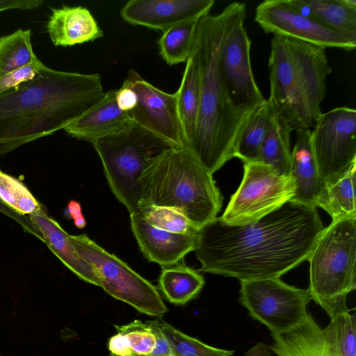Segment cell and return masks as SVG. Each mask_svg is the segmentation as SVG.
Wrapping results in <instances>:
<instances>
[{"label":"cell","mask_w":356,"mask_h":356,"mask_svg":"<svg viewBox=\"0 0 356 356\" xmlns=\"http://www.w3.org/2000/svg\"><path fill=\"white\" fill-rule=\"evenodd\" d=\"M324 228L316 209L289 202L248 224L216 217L200 229L194 252L204 273L239 281L280 278L307 260Z\"/></svg>","instance_id":"1"},{"label":"cell","mask_w":356,"mask_h":356,"mask_svg":"<svg viewBox=\"0 0 356 356\" xmlns=\"http://www.w3.org/2000/svg\"><path fill=\"white\" fill-rule=\"evenodd\" d=\"M99 74L51 69L0 94V154L63 129L104 97Z\"/></svg>","instance_id":"2"},{"label":"cell","mask_w":356,"mask_h":356,"mask_svg":"<svg viewBox=\"0 0 356 356\" xmlns=\"http://www.w3.org/2000/svg\"><path fill=\"white\" fill-rule=\"evenodd\" d=\"M243 3L233 2L220 13L199 20L193 43L200 70V104L197 129L188 149L211 174L234 157L238 140L254 111L237 107L219 68L224 40Z\"/></svg>","instance_id":"3"},{"label":"cell","mask_w":356,"mask_h":356,"mask_svg":"<svg viewBox=\"0 0 356 356\" xmlns=\"http://www.w3.org/2000/svg\"><path fill=\"white\" fill-rule=\"evenodd\" d=\"M270 95L275 116L293 130L309 129L322 112L326 78L332 68L325 49L273 35L268 59Z\"/></svg>","instance_id":"4"},{"label":"cell","mask_w":356,"mask_h":356,"mask_svg":"<svg viewBox=\"0 0 356 356\" xmlns=\"http://www.w3.org/2000/svg\"><path fill=\"white\" fill-rule=\"evenodd\" d=\"M138 185V207L174 209L200 229L214 220L222 207L223 198L212 174L186 147H175L163 154L141 174Z\"/></svg>","instance_id":"5"},{"label":"cell","mask_w":356,"mask_h":356,"mask_svg":"<svg viewBox=\"0 0 356 356\" xmlns=\"http://www.w3.org/2000/svg\"><path fill=\"white\" fill-rule=\"evenodd\" d=\"M307 261L310 299L330 318L350 312L347 296L356 289V217L332 221Z\"/></svg>","instance_id":"6"},{"label":"cell","mask_w":356,"mask_h":356,"mask_svg":"<svg viewBox=\"0 0 356 356\" xmlns=\"http://www.w3.org/2000/svg\"><path fill=\"white\" fill-rule=\"evenodd\" d=\"M115 197L129 213L138 212L141 174L177 147L133 121L124 129L92 143Z\"/></svg>","instance_id":"7"},{"label":"cell","mask_w":356,"mask_h":356,"mask_svg":"<svg viewBox=\"0 0 356 356\" xmlns=\"http://www.w3.org/2000/svg\"><path fill=\"white\" fill-rule=\"evenodd\" d=\"M79 254L94 268L100 287L139 312L161 317L168 309L158 289L86 234L70 235Z\"/></svg>","instance_id":"8"},{"label":"cell","mask_w":356,"mask_h":356,"mask_svg":"<svg viewBox=\"0 0 356 356\" xmlns=\"http://www.w3.org/2000/svg\"><path fill=\"white\" fill-rule=\"evenodd\" d=\"M243 177L220 218L239 225L258 220L290 202L295 195L293 178L270 165L243 163Z\"/></svg>","instance_id":"9"},{"label":"cell","mask_w":356,"mask_h":356,"mask_svg":"<svg viewBox=\"0 0 356 356\" xmlns=\"http://www.w3.org/2000/svg\"><path fill=\"white\" fill-rule=\"evenodd\" d=\"M240 284V302L272 335L291 330L308 314L307 289L289 285L280 278L241 280Z\"/></svg>","instance_id":"10"},{"label":"cell","mask_w":356,"mask_h":356,"mask_svg":"<svg viewBox=\"0 0 356 356\" xmlns=\"http://www.w3.org/2000/svg\"><path fill=\"white\" fill-rule=\"evenodd\" d=\"M272 337L269 348L277 356H356V320L349 312L324 328L308 313L300 325Z\"/></svg>","instance_id":"11"},{"label":"cell","mask_w":356,"mask_h":356,"mask_svg":"<svg viewBox=\"0 0 356 356\" xmlns=\"http://www.w3.org/2000/svg\"><path fill=\"white\" fill-rule=\"evenodd\" d=\"M321 179L335 181L356 163V110L342 106L321 113L311 131Z\"/></svg>","instance_id":"12"},{"label":"cell","mask_w":356,"mask_h":356,"mask_svg":"<svg viewBox=\"0 0 356 356\" xmlns=\"http://www.w3.org/2000/svg\"><path fill=\"white\" fill-rule=\"evenodd\" d=\"M254 21L266 33L322 48L353 51L356 43L343 38L314 18L305 15L290 0H266L256 8Z\"/></svg>","instance_id":"13"},{"label":"cell","mask_w":356,"mask_h":356,"mask_svg":"<svg viewBox=\"0 0 356 356\" xmlns=\"http://www.w3.org/2000/svg\"><path fill=\"white\" fill-rule=\"evenodd\" d=\"M242 12L228 31L220 54L219 68L222 79L235 105L254 111L264 99L254 79L250 60L251 41Z\"/></svg>","instance_id":"14"},{"label":"cell","mask_w":356,"mask_h":356,"mask_svg":"<svg viewBox=\"0 0 356 356\" xmlns=\"http://www.w3.org/2000/svg\"><path fill=\"white\" fill-rule=\"evenodd\" d=\"M124 82L138 96L137 106L128 113L131 120L174 145L185 147L176 92L159 89L134 70H129Z\"/></svg>","instance_id":"15"},{"label":"cell","mask_w":356,"mask_h":356,"mask_svg":"<svg viewBox=\"0 0 356 356\" xmlns=\"http://www.w3.org/2000/svg\"><path fill=\"white\" fill-rule=\"evenodd\" d=\"M214 0H130L121 8L127 23L164 32L181 22L209 13Z\"/></svg>","instance_id":"16"},{"label":"cell","mask_w":356,"mask_h":356,"mask_svg":"<svg viewBox=\"0 0 356 356\" xmlns=\"http://www.w3.org/2000/svg\"><path fill=\"white\" fill-rule=\"evenodd\" d=\"M130 223L144 256L162 268L180 262L195 250L197 234H177L156 228L148 224L138 212L130 213Z\"/></svg>","instance_id":"17"},{"label":"cell","mask_w":356,"mask_h":356,"mask_svg":"<svg viewBox=\"0 0 356 356\" xmlns=\"http://www.w3.org/2000/svg\"><path fill=\"white\" fill-rule=\"evenodd\" d=\"M289 175L296 186L295 195L290 202L316 209L325 182L313 152L309 129L296 130V143L291 151Z\"/></svg>","instance_id":"18"},{"label":"cell","mask_w":356,"mask_h":356,"mask_svg":"<svg viewBox=\"0 0 356 356\" xmlns=\"http://www.w3.org/2000/svg\"><path fill=\"white\" fill-rule=\"evenodd\" d=\"M116 90L106 92L103 99L63 129L70 136L91 143L126 128L131 122L115 100Z\"/></svg>","instance_id":"19"},{"label":"cell","mask_w":356,"mask_h":356,"mask_svg":"<svg viewBox=\"0 0 356 356\" xmlns=\"http://www.w3.org/2000/svg\"><path fill=\"white\" fill-rule=\"evenodd\" d=\"M51 10L47 31L52 43L56 47L83 44L104 35L97 22L85 7L63 5Z\"/></svg>","instance_id":"20"},{"label":"cell","mask_w":356,"mask_h":356,"mask_svg":"<svg viewBox=\"0 0 356 356\" xmlns=\"http://www.w3.org/2000/svg\"><path fill=\"white\" fill-rule=\"evenodd\" d=\"M28 217L39 231L43 242L65 266L83 281L100 286L94 268L76 252L71 243L70 234L47 214L42 204Z\"/></svg>","instance_id":"21"},{"label":"cell","mask_w":356,"mask_h":356,"mask_svg":"<svg viewBox=\"0 0 356 356\" xmlns=\"http://www.w3.org/2000/svg\"><path fill=\"white\" fill-rule=\"evenodd\" d=\"M310 16L348 40L356 43L355 0H290Z\"/></svg>","instance_id":"22"},{"label":"cell","mask_w":356,"mask_h":356,"mask_svg":"<svg viewBox=\"0 0 356 356\" xmlns=\"http://www.w3.org/2000/svg\"><path fill=\"white\" fill-rule=\"evenodd\" d=\"M200 70L197 54L193 48L186 63L182 80L176 92L185 147L192 143L198 121L200 104Z\"/></svg>","instance_id":"23"},{"label":"cell","mask_w":356,"mask_h":356,"mask_svg":"<svg viewBox=\"0 0 356 356\" xmlns=\"http://www.w3.org/2000/svg\"><path fill=\"white\" fill-rule=\"evenodd\" d=\"M204 285V279L197 270L179 262L163 267L158 289L168 302L183 305L195 298Z\"/></svg>","instance_id":"24"},{"label":"cell","mask_w":356,"mask_h":356,"mask_svg":"<svg viewBox=\"0 0 356 356\" xmlns=\"http://www.w3.org/2000/svg\"><path fill=\"white\" fill-rule=\"evenodd\" d=\"M355 171L356 163H354L337 179L325 183L317 207L325 210L332 221L356 217Z\"/></svg>","instance_id":"25"},{"label":"cell","mask_w":356,"mask_h":356,"mask_svg":"<svg viewBox=\"0 0 356 356\" xmlns=\"http://www.w3.org/2000/svg\"><path fill=\"white\" fill-rule=\"evenodd\" d=\"M117 332L108 342L115 356H150L156 344L154 330L147 321L135 320L126 325H115Z\"/></svg>","instance_id":"26"},{"label":"cell","mask_w":356,"mask_h":356,"mask_svg":"<svg viewBox=\"0 0 356 356\" xmlns=\"http://www.w3.org/2000/svg\"><path fill=\"white\" fill-rule=\"evenodd\" d=\"M275 115L267 99L255 110L237 143L234 157L243 163L258 161L261 145L273 124Z\"/></svg>","instance_id":"27"},{"label":"cell","mask_w":356,"mask_h":356,"mask_svg":"<svg viewBox=\"0 0 356 356\" xmlns=\"http://www.w3.org/2000/svg\"><path fill=\"white\" fill-rule=\"evenodd\" d=\"M199 20L185 21L163 32L158 45L159 54L167 64L174 65L187 62L192 52Z\"/></svg>","instance_id":"28"},{"label":"cell","mask_w":356,"mask_h":356,"mask_svg":"<svg viewBox=\"0 0 356 356\" xmlns=\"http://www.w3.org/2000/svg\"><path fill=\"white\" fill-rule=\"evenodd\" d=\"M292 131L286 122L275 116L260 148L258 161L270 165L280 173L289 175L291 158L290 134Z\"/></svg>","instance_id":"29"},{"label":"cell","mask_w":356,"mask_h":356,"mask_svg":"<svg viewBox=\"0 0 356 356\" xmlns=\"http://www.w3.org/2000/svg\"><path fill=\"white\" fill-rule=\"evenodd\" d=\"M31 39V31L22 29L0 37V78L38 59Z\"/></svg>","instance_id":"30"},{"label":"cell","mask_w":356,"mask_h":356,"mask_svg":"<svg viewBox=\"0 0 356 356\" xmlns=\"http://www.w3.org/2000/svg\"><path fill=\"white\" fill-rule=\"evenodd\" d=\"M168 339L173 356H233L230 350L209 346L186 335L163 321L161 317L153 320Z\"/></svg>","instance_id":"31"},{"label":"cell","mask_w":356,"mask_h":356,"mask_svg":"<svg viewBox=\"0 0 356 356\" xmlns=\"http://www.w3.org/2000/svg\"><path fill=\"white\" fill-rule=\"evenodd\" d=\"M138 213L150 225L170 232L194 235L200 230L184 214L172 208L140 206Z\"/></svg>","instance_id":"32"},{"label":"cell","mask_w":356,"mask_h":356,"mask_svg":"<svg viewBox=\"0 0 356 356\" xmlns=\"http://www.w3.org/2000/svg\"><path fill=\"white\" fill-rule=\"evenodd\" d=\"M0 200L20 216L32 214L41 205L21 181L1 170Z\"/></svg>","instance_id":"33"},{"label":"cell","mask_w":356,"mask_h":356,"mask_svg":"<svg viewBox=\"0 0 356 356\" xmlns=\"http://www.w3.org/2000/svg\"><path fill=\"white\" fill-rule=\"evenodd\" d=\"M43 65L44 63L38 58L19 69L3 75L0 78V94L32 80Z\"/></svg>","instance_id":"34"},{"label":"cell","mask_w":356,"mask_h":356,"mask_svg":"<svg viewBox=\"0 0 356 356\" xmlns=\"http://www.w3.org/2000/svg\"><path fill=\"white\" fill-rule=\"evenodd\" d=\"M115 100L121 111L129 113L137 106L138 96L130 86L123 82L122 86L116 90Z\"/></svg>","instance_id":"35"},{"label":"cell","mask_w":356,"mask_h":356,"mask_svg":"<svg viewBox=\"0 0 356 356\" xmlns=\"http://www.w3.org/2000/svg\"><path fill=\"white\" fill-rule=\"evenodd\" d=\"M0 211L3 213L4 215L8 216V217L13 218L14 220L17 221L22 227L23 229L25 232L32 235H34L35 237L38 238L40 240L42 241V238L39 231L31 223L29 217L17 214L14 211H13L10 207L6 206L1 200Z\"/></svg>","instance_id":"36"},{"label":"cell","mask_w":356,"mask_h":356,"mask_svg":"<svg viewBox=\"0 0 356 356\" xmlns=\"http://www.w3.org/2000/svg\"><path fill=\"white\" fill-rule=\"evenodd\" d=\"M147 322L152 327L156 339L155 349L150 356H173L169 342L161 329L153 320L147 321Z\"/></svg>","instance_id":"37"},{"label":"cell","mask_w":356,"mask_h":356,"mask_svg":"<svg viewBox=\"0 0 356 356\" xmlns=\"http://www.w3.org/2000/svg\"><path fill=\"white\" fill-rule=\"evenodd\" d=\"M42 3V0H0V12L8 10H32Z\"/></svg>","instance_id":"38"},{"label":"cell","mask_w":356,"mask_h":356,"mask_svg":"<svg viewBox=\"0 0 356 356\" xmlns=\"http://www.w3.org/2000/svg\"><path fill=\"white\" fill-rule=\"evenodd\" d=\"M64 215L67 218L73 219L74 224L77 228L82 229L86 227V221L83 216L81 206L79 202L70 200L64 211Z\"/></svg>","instance_id":"39"},{"label":"cell","mask_w":356,"mask_h":356,"mask_svg":"<svg viewBox=\"0 0 356 356\" xmlns=\"http://www.w3.org/2000/svg\"><path fill=\"white\" fill-rule=\"evenodd\" d=\"M244 356H273L269 348L263 343H258L248 350Z\"/></svg>","instance_id":"40"},{"label":"cell","mask_w":356,"mask_h":356,"mask_svg":"<svg viewBox=\"0 0 356 356\" xmlns=\"http://www.w3.org/2000/svg\"><path fill=\"white\" fill-rule=\"evenodd\" d=\"M110 356H115V355L110 354Z\"/></svg>","instance_id":"41"}]
</instances>
